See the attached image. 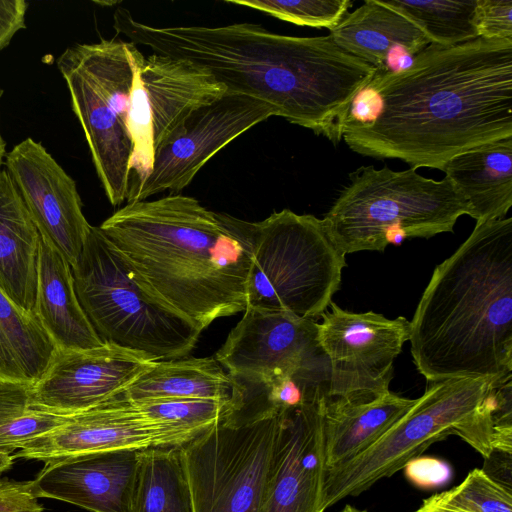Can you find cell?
Wrapping results in <instances>:
<instances>
[{"instance_id": "1", "label": "cell", "mask_w": 512, "mask_h": 512, "mask_svg": "<svg viewBox=\"0 0 512 512\" xmlns=\"http://www.w3.org/2000/svg\"><path fill=\"white\" fill-rule=\"evenodd\" d=\"M512 136V40L430 44L377 71L352 102L342 139L354 152L443 170L454 156Z\"/></svg>"}, {"instance_id": "2", "label": "cell", "mask_w": 512, "mask_h": 512, "mask_svg": "<svg viewBox=\"0 0 512 512\" xmlns=\"http://www.w3.org/2000/svg\"><path fill=\"white\" fill-rule=\"evenodd\" d=\"M113 28L156 54L207 69L227 93L255 98L275 116L338 144L352 102L376 69L328 36L295 37L259 24L156 27L119 7Z\"/></svg>"}, {"instance_id": "3", "label": "cell", "mask_w": 512, "mask_h": 512, "mask_svg": "<svg viewBox=\"0 0 512 512\" xmlns=\"http://www.w3.org/2000/svg\"><path fill=\"white\" fill-rule=\"evenodd\" d=\"M99 229L147 288L201 331L246 309L255 222L170 194L127 203Z\"/></svg>"}, {"instance_id": "4", "label": "cell", "mask_w": 512, "mask_h": 512, "mask_svg": "<svg viewBox=\"0 0 512 512\" xmlns=\"http://www.w3.org/2000/svg\"><path fill=\"white\" fill-rule=\"evenodd\" d=\"M409 341L428 382L512 373V218L476 223L437 265L412 320Z\"/></svg>"}, {"instance_id": "5", "label": "cell", "mask_w": 512, "mask_h": 512, "mask_svg": "<svg viewBox=\"0 0 512 512\" xmlns=\"http://www.w3.org/2000/svg\"><path fill=\"white\" fill-rule=\"evenodd\" d=\"M470 208L448 177L425 178L415 168L393 171L361 166L349 174L322 219L334 244L346 255L383 252L406 238L453 232Z\"/></svg>"}, {"instance_id": "6", "label": "cell", "mask_w": 512, "mask_h": 512, "mask_svg": "<svg viewBox=\"0 0 512 512\" xmlns=\"http://www.w3.org/2000/svg\"><path fill=\"white\" fill-rule=\"evenodd\" d=\"M494 379L467 377L432 383L377 442L350 460L326 468L323 509L364 492L451 434L488 458L493 452L494 398L490 385Z\"/></svg>"}, {"instance_id": "7", "label": "cell", "mask_w": 512, "mask_h": 512, "mask_svg": "<svg viewBox=\"0 0 512 512\" xmlns=\"http://www.w3.org/2000/svg\"><path fill=\"white\" fill-rule=\"evenodd\" d=\"M71 268L80 305L104 343L155 362L195 347L202 331L147 288L99 227H90Z\"/></svg>"}, {"instance_id": "8", "label": "cell", "mask_w": 512, "mask_h": 512, "mask_svg": "<svg viewBox=\"0 0 512 512\" xmlns=\"http://www.w3.org/2000/svg\"><path fill=\"white\" fill-rule=\"evenodd\" d=\"M345 266L322 219L274 212L255 222L246 307L315 320L332 302Z\"/></svg>"}, {"instance_id": "9", "label": "cell", "mask_w": 512, "mask_h": 512, "mask_svg": "<svg viewBox=\"0 0 512 512\" xmlns=\"http://www.w3.org/2000/svg\"><path fill=\"white\" fill-rule=\"evenodd\" d=\"M278 415L222 419L178 447L194 512H259Z\"/></svg>"}, {"instance_id": "10", "label": "cell", "mask_w": 512, "mask_h": 512, "mask_svg": "<svg viewBox=\"0 0 512 512\" xmlns=\"http://www.w3.org/2000/svg\"><path fill=\"white\" fill-rule=\"evenodd\" d=\"M321 317L318 338L329 362L328 397L368 402L390 391L394 360L409 340L410 321L350 312L334 302Z\"/></svg>"}, {"instance_id": "11", "label": "cell", "mask_w": 512, "mask_h": 512, "mask_svg": "<svg viewBox=\"0 0 512 512\" xmlns=\"http://www.w3.org/2000/svg\"><path fill=\"white\" fill-rule=\"evenodd\" d=\"M271 116L264 102L230 93L195 110L157 147L150 172L131 186L127 203L183 190L218 151Z\"/></svg>"}, {"instance_id": "12", "label": "cell", "mask_w": 512, "mask_h": 512, "mask_svg": "<svg viewBox=\"0 0 512 512\" xmlns=\"http://www.w3.org/2000/svg\"><path fill=\"white\" fill-rule=\"evenodd\" d=\"M324 394L279 413L259 512H324Z\"/></svg>"}, {"instance_id": "13", "label": "cell", "mask_w": 512, "mask_h": 512, "mask_svg": "<svg viewBox=\"0 0 512 512\" xmlns=\"http://www.w3.org/2000/svg\"><path fill=\"white\" fill-rule=\"evenodd\" d=\"M5 166L41 238L73 267L91 227L83 214L76 182L41 143L30 137L5 155Z\"/></svg>"}, {"instance_id": "14", "label": "cell", "mask_w": 512, "mask_h": 512, "mask_svg": "<svg viewBox=\"0 0 512 512\" xmlns=\"http://www.w3.org/2000/svg\"><path fill=\"white\" fill-rule=\"evenodd\" d=\"M215 359L231 376L288 375L329 368L315 320L250 307L215 353Z\"/></svg>"}, {"instance_id": "15", "label": "cell", "mask_w": 512, "mask_h": 512, "mask_svg": "<svg viewBox=\"0 0 512 512\" xmlns=\"http://www.w3.org/2000/svg\"><path fill=\"white\" fill-rule=\"evenodd\" d=\"M155 363L110 343L84 350L57 349L45 374L28 388L30 400L44 411L76 414L121 394Z\"/></svg>"}, {"instance_id": "16", "label": "cell", "mask_w": 512, "mask_h": 512, "mask_svg": "<svg viewBox=\"0 0 512 512\" xmlns=\"http://www.w3.org/2000/svg\"><path fill=\"white\" fill-rule=\"evenodd\" d=\"M71 106L85 134L92 161L109 202L122 204L131 186L132 140L109 97L75 45L57 59Z\"/></svg>"}, {"instance_id": "17", "label": "cell", "mask_w": 512, "mask_h": 512, "mask_svg": "<svg viewBox=\"0 0 512 512\" xmlns=\"http://www.w3.org/2000/svg\"><path fill=\"white\" fill-rule=\"evenodd\" d=\"M139 450L67 456L46 462L31 481L37 498L67 502L91 512H130Z\"/></svg>"}, {"instance_id": "18", "label": "cell", "mask_w": 512, "mask_h": 512, "mask_svg": "<svg viewBox=\"0 0 512 512\" xmlns=\"http://www.w3.org/2000/svg\"><path fill=\"white\" fill-rule=\"evenodd\" d=\"M155 445L151 422L119 395L91 409L72 414L54 430L26 443L15 458L49 462L82 454L142 450Z\"/></svg>"}, {"instance_id": "19", "label": "cell", "mask_w": 512, "mask_h": 512, "mask_svg": "<svg viewBox=\"0 0 512 512\" xmlns=\"http://www.w3.org/2000/svg\"><path fill=\"white\" fill-rule=\"evenodd\" d=\"M140 77L151 111L155 150L191 113L227 93L207 69L156 53L144 57Z\"/></svg>"}, {"instance_id": "20", "label": "cell", "mask_w": 512, "mask_h": 512, "mask_svg": "<svg viewBox=\"0 0 512 512\" xmlns=\"http://www.w3.org/2000/svg\"><path fill=\"white\" fill-rule=\"evenodd\" d=\"M33 313L57 349L84 350L104 344L80 305L70 264L43 238Z\"/></svg>"}, {"instance_id": "21", "label": "cell", "mask_w": 512, "mask_h": 512, "mask_svg": "<svg viewBox=\"0 0 512 512\" xmlns=\"http://www.w3.org/2000/svg\"><path fill=\"white\" fill-rule=\"evenodd\" d=\"M329 35L340 48L377 71H389L388 62L397 52L414 57L432 44L412 20L378 0H366L347 13Z\"/></svg>"}, {"instance_id": "22", "label": "cell", "mask_w": 512, "mask_h": 512, "mask_svg": "<svg viewBox=\"0 0 512 512\" xmlns=\"http://www.w3.org/2000/svg\"><path fill=\"white\" fill-rule=\"evenodd\" d=\"M40 233L6 169L0 167V286L33 313Z\"/></svg>"}, {"instance_id": "23", "label": "cell", "mask_w": 512, "mask_h": 512, "mask_svg": "<svg viewBox=\"0 0 512 512\" xmlns=\"http://www.w3.org/2000/svg\"><path fill=\"white\" fill-rule=\"evenodd\" d=\"M470 208L476 223L501 219L512 206V136L451 158L442 170Z\"/></svg>"}, {"instance_id": "24", "label": "cell", "mask_w": 512, "mask_h": 512, "mask_svg": "<svg viewBox=\"0 0 512 512\" xmlns=\"http://www.w3.org/2000/svg\"><path fill=\"white\" fill-rule=\"evenodd\" d=\"M416 401L391 391L368 402L327 397L323 413L326 468L342 464L372 446Z\"/></svg>"}, {"instance_id": "25", "label": "cell", "mask_w": 512, "mask_h": 512, "mask_svg": "<svg viewBox=\"0 0 512 512\" xmlns=\"http://www.w3.org/2000/svg\"><path fill=\"white\" fill-rule=\"evenodd\" d=\"M233 382L213 357L156 361L120 397L130 402L155 399H210L230 403Z\"/></svg>"}, {"instance_id": "26", "label": "cell", "mask_w": 512, "mask_h": 512, "mask_svg": "<svg viewBox=\"0 0 512 512\" xmlns=\"http://www.w3.org/2000/svg\"><path fill=\"white\" fill-rule=\"evenodd\" d=\"M56 350L34 313L19 307L0 286V387H32Z\"/></svg>"}, {"instance_id": "27", "label": "cell", "mask_w": 512, "mask_h": 512, "mask_svg": "<svg viewBox=\"0 0 512 512\" xmlns=\"http://www.w3.org/2000/svg\"><path fill=\"white\" fill-rule=\"evenodd\" d=\"M130 512H194L178 447L138 451Z\"/></svg>"}, {"instance_id": "28", "label": "cell", "mask_w": 512, "mask_h": 512, "mask_svg": "<svg viewBox=\"0 0 512 512\" xmlns=\"http://www.w3.org/2000/svg\"><path fill=\"white\" fill-rule=\"evenodd\" d=\"M131 403L151 422L155 432L154 447H180L224 419L230 410V403L210 399H155Z\"/></svg>"}, {"instance_id": "29", "label": "cell", "mask_w": 512, "mask_h": 512, "mask_svg": "<svg viewBox=\"0 0 512 512\" xmlns=\"http://www.w3.org/2000/svg\"><path fill=\"white\" fill-rule=\"evenodd\" d=\"M412 20L432 44L453 46L478 38L474 24L476 0L385 1Z\"/></svg>"}, {"instance_id": "30", "label": "cell", "mask_w": 512, "mask_h": 512, "mask_svg": "<svg viewBox=\"0 0 512 512\" xmlns=\"http://www.w3.org/2000/svg\"><path fill=\"white\" fill-rule=\"evenodd\" d=\"M70 415L32 405L28 387H0V453L11 454L26 443L64 424Z\"/></svg>"}, {"instance_id": "31", "label": "cell", "mask_w": 512, "mask_h": 512, "mask_svg": "<svg viewBox=\"0 0 512 512\" xmlns=\"http://www.w3.org/2000/svg\"><path fill=\"white\" fill-rule=\"evenodd\" d=\"M134 59V77L127 119V130L133 145L130 161L131 186L150 172L155 155L151 111L140 77V64L144 56L138 49L135 50Z\"/></svg>"}, {"instance_id": "32", "label": "cell", "mask_w": 512, "mask_h": 512, "mask_svg": "<svg viewBox=\"0 0 512 512\" xmlns=\"http://www.w3.org/2000/svg\"><path fill=\"white\" fill-rule=\"evenodd\" d=\"M225 2L259 10L296 25L325 27L329 30L342 21L353 5L349 0H225Z\"/></svg>"}, {"instance_id": "33", "label": "cell", "mask_w": 512, "mask_h": 512, "mask_svg": "<svg viewBox=\"0 0 512 512\" xmlns=\"http://www.w3.org/2000/svg\"><path fill=\"white\" fill-rule=\"evenodd\" d=\"M435 496L468 512H512L511 490L483 469H473L459 485Z\"/></svg>"}, {"instance_id": "34", "label": "cell", "mask_w": 512, "mask_h": 512, "mask_svg": "<svg viewBox=\"0 0 512 512\" xmlns=\"http://www.w3.org/2000/svg\"><path fill=\"white\" fill-rule=\"evenodd\" d=\"M474 24L478 37L512 40V0H476Z\"/></svg>"}, {"instance_id": "35", "label": "cell", "mask_w": 512, "mask_h": 512, "mask_svg": "<svg viewBox=\"0 0 512 512\" xmlns=\"http://www.w3.org/2000/svg\"><path fill=\"white\" fill-rule=\"evenodd\" d=\"M31 481L0 479V512H42Z\"/></svg>"}, {"instance_id": "36", "label": "cell", "mask_w": 512, "mask_h": 512, "mask_svg": "<svg viewBox=\"0 0 512 512\" xmlns=\"http://www.w3.org/2000/svg\"><path fill=\"white\" fill-rule=\"evenodd\" d=\"M27 8L25 0H0V51L18 31L26 27Z\"/></svg>"}, {"instance_id": "37", "label": "cell", "mask_w": 512, "mask_h": 512, "mask_svg": "<svg viewBox=\"0 0 512 512\" xmlns=\"http://www.w3.org/2000/svg\"><path fill=\"white\" fill-rule=\"evenodd\" d=\"M404 468H406L407 477L421 486L440 484L449 476L448 466L433 458H415Z\"/></svg>"}, {"instance_id": "38", "label": "cell", "mask_w": 512, "mask_h": 512, "mask_svg": "<svg viewBox=\"0 0 512 512\" xmlns=\"http://www.w3.org/2000/svg\"><path fill=\"white\" fill-rule=\"evenodd\" d=\"M415 512H468L439 500L435 495L425 499Z\"/></svg>"}, {"instance_id": "39", "label": "cell", "mask_w": 512, "mask_h": 512, "mask_svg": "<svg viewBox=\"0 0 512 512\" xmlns=\"http://www.w3.org/2000/svg\"><path fill=\"white\" fill-rule=\"evenodd\" d=\"M15 457L10 454L0 453V474L11 468Z\"/></svg>"}, {"instance_id": "40", "label": "cell", "mask_w": 512, "mask_h": 512, "mask_svg": "<svg viewBox=\"0 0 512 512\" xmlns=\"http://www.w3.org/2000/svg\"><path fill=\"white\" fill-rule=\"evenodd\" d=\"M5 141L1 135V132H0V167H2L3 165V158L5 156Z\"/></svg>"}, {"instance_id": "41", "label": "cell", "mask_w": 512, "mask_h": 512, "mask_svg": "<svg viewBox=\"0 0 512 512\" xmlns=\"http://www.w3.org/2000/svg\"><path fill=\"white\" fill-rule=\"evenodd\" d=\"M341 512H366V511L358 510L350 505H347L344 507V509Z\"/></svg>"}, {"instance_id": "42", "label": "cell", "mask_w": 512, "mask_h": 512, "mask_svg": "<svg viewBox=\"0 0 512 512\" xmlns=\"http://www.w3.org/2000/svg\"><path fill=\"white\" fill-rule=\"evenodd\" d=\"M2 94H3V91H2V89L0 88V99H1V97H2Z\"/></svg>"}]
</instances>
